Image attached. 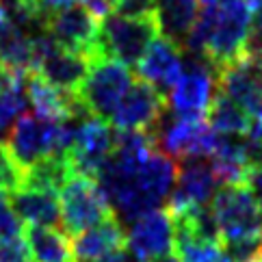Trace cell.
I'll return each mask as SVG.
<instances>
[{
	"label": "cell",
	"mask_w": 262,
	"mask_h": 262,
	"mask_svg": "<svg viewBox=\"0 0 262 262\" xmlns=\"http://www.w3.org/2000/svg\"><path fill=\"white\" fill-rule=\"evenodd\" d=\"M156 147L173 161L186 156H212L217 133L208 126L206 117H182L167 106L149 130Z\"/></svg>",
	"instance_id": "6da1fadb"
},
{
	"label": "cell",
	"mask_w": 262,
	"mask_h": 262,
	"mask_svg": "<svg viewBox=\"0 0 262 262\" xmlns=\"http://www.w3.org/2000/svg\"><path fill=\"white\" fill-rule=\"evenodd\" d=\"M254 5L249 0H219L214 5V20L206 59L214 70L241 59L245 39L251 29Z\"/></svg>",
	"instance_id": "7a4b0ae2"
},
{
	"label": "cell",
	"mask_w": 262,
	"mask_h": 262,
	"mask_svg": "<svg viewBox=\"0 0 262 262\" xmlns=\"http://www.w3.org/2000/svg\"><path fill=\"white\" fill-rule=\"evenodd\" d=\"M130 87H133V72L128 70V65L111 57H100L91 61L87 78L76 93L91 115L111 119Z\"/></svg>",
	"instance_id": "3957f363"
},
{
	"label": "cell",
	"mask_w": 262,
	"mask_h": 262,
	"mask_svg": "<svg viewBox=\"0 0 262 262\" xmlns=\"http://www.w3.org/2000/svg\"><path fill=\"white\" fill-rule=\"evenodd\" d=\"M61 193V223L65 234H76L85 232L87 228L96 223L117 217L111 208V202L100 189L98 180L85 176H72L68 184L59 191Z\"/></svg>",
	"instance_id": "277c9868"
},
{
	"label": "cell",
	"mask_w": 262,
	"mask_h": 262,
	"mask_svg": "<svg viewBox=\"0 0 262 262\" xmlns=\"http://www.w3.org/2000/svg\"><path fill=\"white\" fill-rule=\"evenodd\" d=\"M41 29L48 31L63 48L87 57L89 63L100 57H106L100 41L102 24L82 5H72L59 9V11L46 13L41 17Z\"/></svg>",
	"instance_id": "5b68a950"
},
{
	"label": "cell",
	"mask_w": 262,
	"mask_h": 262,
	"mask_svg": "<svg viewBox=\"0 0 262 262\" xmlns=\"http://www.w3.org/2000/svg\"><path fill=\"white\" fill-rule=\"evenodd\" d=\"M161 35L156 15L147 17H124L111 13L102 22V50L106 57L115 59L128 68H137L145 54L147 46Z\"/></svg>",
	"instance_id": "8992f818"
},
{
	"label": "cell",
	"mask_w": 262,
	"mask_h": 262,
	"mask_svg": "<svg viewBox=\"0 0 262 262\" xmlns=\"http://www.w3.org/2000/svg\"><path fill=\"white\" fill-rule=\"evenodd\" d=\"M176 163H178L176 184L169 198H167V212L171 217L208 206L219 186L212 161L208 156H186V158H178Z\"/></svg>",
	"instance_id": "52a82bcc"
},
{
	"label": "cell",
	"mask_w": 262,
	"mask_h": 262,
	"mask_svg": "<svg viewBox=\"0 0 262 262\" xmlns=\"http://www.w3.org/2000/svg\"><path fill=\"white\" fill-rule=\"evenodd\" d=\"M210 208L219 223L221 238L262 232V206L247 184L219 186Z\"/></svg>",
	"instance_id": "ba28073f"
},
{
	"label": "cell",
	"mask_w": 262,
	"mask_h": 262,
	"mask_svg": "<svg viewBox=\"0 0 262 262\" xmlns=\"http://www.w3.org/2000/svg\"><path fill=\"white\" fill-rule=\"evenodd\" d=\"M217 93V70L208 61L186 57L182 74L169 93V108L182 117H206Z\"/></svg>",
	"instance_id": "9c48e42d"
},
{
	"label": "cell",
	"mask_w": 262,
	"mask_h": 262,
	"mask_svg": "<svg viewBox=\"0 0 262 262\" xmlns=\"http://www.w3.org/2000/svg\"><path fill=\"white\" fill-rule=\"evenodd\" d=\"M7 147L15 161L22 165V169H29L50 154H63L61 121H50L39 115L35 117L24 113L9 133Z\"/></svg>",
	"instance_id": "30bf717a"
},
{
	"label": "cell",
	"mask_w": 262,
	"mask_h": 262,
	"mask_svg": "<svg viewBox=\"0 0 262 262\" xmlns=\"http://www.w3.org/2000/svg\"><path fill=\"white\" fill-rule=\"evenodd\" d=\"M115 147V128L108 119L87 115L78 121L76 139L70 149V165L74 176H85L98 180L100 169L108 161Z\"/></svg>",
	"instance_id": "8fae6325"
},
{
	"label": "cell",
	"mask_w": 262,
	"mask_h": 262,
	"mask_svg": "<svg viewBox=\"0 0 262 262\" xmlns=\"http://www.w3.org/2000/svg\"><path fill=\"white\" fill-rule=\"evenodd\" d=\"M217 91L245 111L251 119H262V65L241 57L217 72Z\"/></svg>",
	"instance_id": "7c38bea8"
},
{
	"label": "cell",
	"mask_w": 262,
	"mask_h": 262,
	"mask_svg": "<svg viewBox=\"0 0 262 262\" xmlns=\"http://www.w3.org/2000/svg\"><path fill=\"white\" fill-rule=\"evenodd\" d=\"M165 108V93L145 80H139L133 82V87L128 89L108 121L115 130H152Z\"/></svg>",
	"instance_id": "4fadbf2b"
},
{
	"label": "cell",
	"mask_w": 262,
	"mask_h": 262,
	"mask_svg": "<svg viewBox=\"0 0 262 262\" xmlns=\"http://www.w3.org/2000/svg\"><path fill=\"white\" fill-rule=\"evenodd\" d=\"M126 245L143 262L173 251V219L167 208H156L130 223Z\"/></svg>",
	"instance_id": "5bb4252c"
},
{
	"label": "cell",
	"mask_w": 262,
	"mask_h": 262,
	"mask_svg": "<svg viewBox=\"0 0 262 262\" xmlns=\"http://www.w3.org/2000/svg\"><path fill=\"white\" fill-rule=\"evenodd\" d=\"M135 70L139 76H141V80L149 82V85L156 87L161 93H165L167 89H171L176 85L182 74L180 46H176L173 41L158 35L156 39L147 46L145 54L141 57V61L137 63Z\"/></svg>",
	"instance_id": "9a60e30c"
},
{
	"label": "cell",
	"mask_w": 262,
	"mask_h": 262,
	"mask_svg": "<svg viewBox=\"0 0 262 262\" xmlns=\"http://www.w3.org/2000/svg\"><path fill=\"white\" fill-rule=\"evenodd\" d=\"M126 245L124 223L117 217H111L96 226L80 232L72 241L74 262H100L104 256Z\"/></svg>",
	"instance_id": "2e32d148"
},
{
	"label": "cell",
	"mask_w": 262,
	"mask_h": 262,
	"mask_svg": "<svg viewBox=\"0 0 262 262\" xmlns=\"http://www.w3.org/2000/svg\"><path fill=\"white\" fill-rule=\"evenodd\" d=\"M89 65L91 63L87 57L59 46L57 50L46 54V57L37 63L35 72L39 74L46 82H50L52 87H57L61 91H78L87 78Z\"/></svg>",
	"instance_id": "e0dca14e"
},
{
	"label": "cell",
	"mask_w": 262,
	"mask_h": 262,
	"mask_svg": "<svg viewBox=\"0 0 262 262\" xmlns=\"http://www.w3.org/2000/svg\"><path fill=\"white\" fill-rule=\"evenodd\" d=\"M9 204L20 221L29 226H54L61 221V204L54 193L20 189L9 193Z\"/></svg>",
	"instance_id": "ac0fdd59"
},
{
	"label": "cell",
	"mask_w": 262,
	"mask_h": 262,
	"mask_svg": "<svg viewBox=\"0 0 262 262\" xmlns=\"http://www.w3.org/2000/svg\"><path fill=\"white\" fill-rule=\"evenodd\" d=\"M200 15V0H156V22L161 37L182 46Z\"/></svg>",
	"instance_id": "d6986e66"
},
{
	"label": "cell",
	"mask_w": 262,
	"mask_h": 262,
	"mask_svg": "<svg viewBox=\"0 0 262 262\" xmlns=\"http://www.w3.org/2000/svg\"><path fill=\"white\" fill-rule=\"evenodd\" d=\"M72 176H74V171H72L68 154H50V156L41 158L39 163H35L33 167H29V169H24L22 189L46 191V193L57 195L63 186L68 184Z\"/></svg>",
	"instance_id": "ffe728a7"
},
{
	"label": "cell",
	"mask_w": 262,
	"mask_h": 262,
	"mask_svg": "<svg viewBox=\"0 0 262 262\" xmlns=\"http://www.w3.org/2000/svg\"><path fill=\"white\" fill-rule=\"evenodd\" d=\"M26 245L35 262H74L72 241L54 226H29Z\"/></svg>",
	"instance_id": "44dd1931"
},
{
	"label": "cell",
	"mask_w": 262,
	"mask_h": 262,
	"mask_svg": "<svg viewBox=\"0 0 262 262\" xmlns=\"http://www.w3.org/2000/svg\"><path fill=\"white\" fill-rule=\"evenodd\" d=\"M0 61L15 72H33V43L22 26L0 15Z\"/></svg>",
	"instance_id": "7402d4cb"
},
{
	"label": "cell",
	"mask_w": 262,
	"mask_h": 262,
	"mask_svg": "<svg viewBox=\"0 0 262 262\" xmlns=\"http://www.w3.org/2000/svg\"><path fill=\"white\" fill-rule=\"evenodd\" d=\"M206 121L219 135H247L251 126V117L221 91L214 93L210 106L206 111Z\"/></svg>",
	"instance_id": "603a6c76"
},
{
	"label": "cell",
	"mask_w": 262,
	"mask_h": 262,
	"mask_svg": "<svg viewBox=\"0 0 262 262\" xmlns=\"http://www.w3.org/2000/svg\"><path fill=\"white\" fill-rule=\"evenodd\" d=\"M221 262H254L262 258V232L221 238Z\"/></svg>",
	"instance_id": "cb8c5ba5"
},
{
	"label": "cell",
	"mask_w": 262,
	"mask_h": 262,
	"mask_svg": "<svg viewBox=\"0 0 262 262\" xmlns=\"http://www.w3.org/2000/svg\"><path fill=\"white\" fill-rule=\"evenodd\" d=\"M29 100L24 89H9L0 93V141H5L17 119L26 113Z\"/></svg>",
	"instance_id": "d4e9b609"
},
{
	"label": "cell",
	"mask_w": 262,
	"mask_h": 262,
	"mask_svg": "<svg viewBox=\"0 0 262 262\" xmlns=\"http://www.w3.org/2000/svg\"><path fill=\"white\" fill-rule=\"evenodd\" d=\"M0 15L31 31L41 26L39 0H0Z\"/></svg>",
	"instance_id": "484cf974"
},
{
	"label": "cell",
	"mask_w": 262,
	"mask_h": 262,
	"mask_svg": "<svg viewBox=\"0 0 262 262\" xmlns=\"http://www.w3.org/2000/svg\"><path fill=\"white\" fill-rule=\"evenodd\" d=\"M22 182H24L22 165L13 158L9 147L0 141V189L9 195L17 189H22Z\"/></svg>",
	"instance_id": "4316f807"
},
{
	"label": "cell",
	"mask_w": 262,
	"mask_h": 262,
	"mask_svg": "<svg viewBox=\"0 0 262 262\" xmlns=\"http://www.w3.org/2000/svg\"><path fill=\"white\" fill-rule=\"evenodd\" d=\"M0 262H33L26 241L20 236L0 238Z\"/></svg>",
	"instance_id": "83f0119b"
},
{
	"label": "cell",
	"mask_w": 262,
	"mask_h": 262,
	"mask_svg": "<svg viewBox=\"0 0 262 262\" xmlns=\"http://www.w3.org/2000/svg\"><path fill=\"white\" fill-rule=\"evenodd\" d=\"M113 13L124 17L156 15V0H113Z\"/></svg>",
	"instance_id": "f1b7e54d"
},
{
	"label": "cell",
	"mask_w": 262,
	"mask_h": 262,
	"mask_svg": "<svg viewBox=\"0 0 262 262\" xmlns=\"http://www.w3.org/2000/svg\"><path fill=\"white\" fill-rule=\"evenodd\" d=\"M26 76H29V74L15 72V70L7 68V65L0 61V93H3V91H9V89H24Z\"/></svg>",
	"instance_id": "f546056e"
},
{
	"label": "cell",
	"mask_w": 262,
	"mask_h": 262,
	"mask_svg": "<svg viewBox=\"0 0 262 262\" xmlns=\"http://www.w3.org/2000/svg\"><path fill=\"white\" fill-rule=\"evenodd\" d=\"M247 186L251 189V193H254V198L258 200V204L262 206V165L254 167L249 173V180H247Z\"/></svg>",
	"instance_id": "4dcf8cb0"
},
{
	"label": "cell",
	"mask_w": 262,
	"mask_h": 262,
	"mask_svg": "<svg viewBox=\"0 0 262 262\" xmlns=\"http://www.w3.org/2000/svg\"><path fill=\"white\" fill-rule=\"evenodd\" d=\"M200 3H204V7H208V5H217L219 0H200Z\"/></svg>",
	"instance_id": "1f68e13d"
},
{
	"label": "cell",
	"mask_w": 262,
	"mask_h": 262,
	"mask_svg": "<svg viewBox=\"0 0 262 262\" xmlns=\"http://www.w3.org/2000/svg\"><path fill=\"white\" fill-rule=\"evenodd\" d=\"M249 3L254 5V7H260V5H262V0H249Z\"/></svg>",
	"instance_id": "d6a6232c"
},
{
	"label": "cell",
	"mask_w": 262,
	"mask_h": 262,
	"mask_svg": "<svg viewBox=\"0 0 262 262\" xmlns=\"http://www.w3.org/2000/svg\"><path fill=\"white\" fill-rule=\"evenodd\" d=\"M254 262H262V258H260V260H254Z\"/></svg>",
	"instance_id": "836d02e7"
}]
</instances>
